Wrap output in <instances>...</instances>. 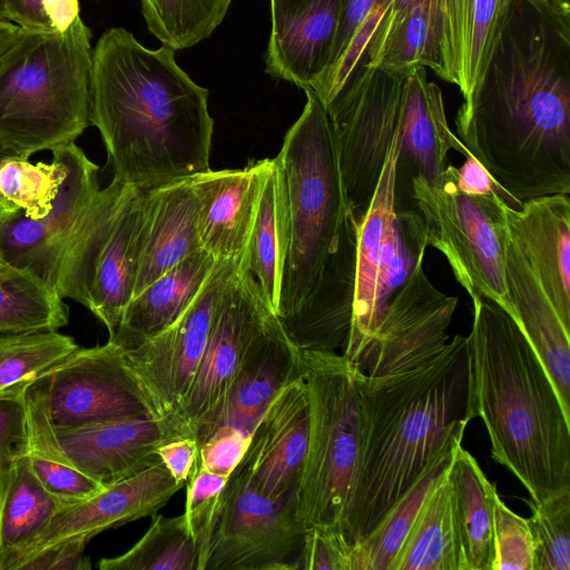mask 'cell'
I'll use <instances>...</instances> for the list:
<instances>
[{"label": "cell", "instance_id": "cell-58", "mask_svg": "<svg viewBox=\"0 0 570 570\" xmlns=\"http://www.w3.org/2000/svg\"><path fill=\"white\" fill-rule=\"evenodd\" d=\"M558 6L567 13H570V0H554Z\"/></svg>", "mask_w": 570, "mask_h": 570}, {"label": "cell", "instance_id": "cell-39", "mask_svg": "<svg viewBox=\"0 0 570 570\" xmlns=\"http://www.w3.org/2000/svg\"><path fill=\"white\" fill-rule=\"evenodd\" d=\"M78 347L58 331L0 336V396L21 393Z\"/></svg>", "mask_w": 570, "mask_h": 570}, {"label": "cell", "instance_id": "cell-54", "mask_svg": "<svg viewBox=\"0 0 570 570\" xmlns=\"http://www.w3.org/2000/svg\"><path fill=\"white\" fill-rule=\"evenodd\" d=\"M42 9L53 30L65 31L80 16L78 0H41Z\"/></svg>", "mask_w": 570, "mask_h": 570}, {"label": "cell", "instance_id": "cell-22", "mask_svg": "<svg viewBox=\"0 0 570 570\" xmlns=\"http://www.w3.org/2000/svg\"><path fill=\"white\" fill-rule=\"evenodd\" d=\"M301 375V351L273 313L248 347L210 435L222 426L250 435L276 395Z\"/></svg>", "mask_w": 570, "mask_h": 570}, {"label": "cell", "instance_id": "cell-4", "mask_svg": "<svg viewBox=\"0 0 570 570\" xmlns=\"http://www.w3.org/2000/svg\"><path fill=\"white\" fill-rule=\"evenodd\" d=\"M362 448L345 534L363 539L474 419L468 337L430 361L362 380Z\"/></svg>", "mask_w": 570, "mask_h": 570}, {"label": "cell", "instance_id": "cell-1", "mask_svg": "<svg viewBox=\"0 0 570 570\" xmlns=\"http://www.w3.org/2000/svg\"><path fill=\"white\" fill-rule=\"evenodd\" d=\"M455 126L505 203L569 195L570 18L513 0Z\"/></svg>", "mask_w": 570, "mask_h": 570}, {"label": "cell", "instance_id": "cell-3", "mask_svg": "<svg viewBox=\"0 0 570 570\" xmlns=\"http://www.w3.org/2000/svg\"><path fill=\"white\" fill-rule=\"evenodd\" d=\"M90 125L122 184L148 190L210 169L208 90L174 49H148L124 28L107 29L92 50Z\"/></svg>", "mask_w": 570, "mask_h": 570}, {"label": "cell", "instance_id": "cell-42", "mask_svg": "<svg viewBox=\"0 0 570 570\" xmlns=\"http://www.w3.org/2000/svg\"><path fill=\"white\" fill-rule=\"evenodd\" d=\"M533 548L532 570H570V489L527 500Z\"/></svg>", "mask_w": 570, "mask_h": 570}, {"label": "cell", "instance_id": "cell-59", "mask_svg": "<svg viewBox=\"0 0 570 570\" xmlns=\"http://www.w3.org/2000/svg\"><path fill=\"white\" fill-rule=\"evenodd\" d=\"M6 3L7 0H0V20H7Z\"/></svg>", "mask_w": 570, "mask_h": 570}, {"label": "cell", "instance_id": "cell-46", "mask_svg": "<svg viewBox=\"0 0 570 570\" xmlns=\"http://www.w3.org/2000/svg\"><path fill=\"white\" fill-rule=\"evenodd\" d=\"M249 440L250 435L235 428H219L198 448L193 470L203 469L229 478L242 461Z\"/></svg>", "mask_w": 570, "mask_h": 570}, {"label": "cell", "instance_id": "cell-43", "mask_svg": "<svg viewBox=\"0 0 570 570\" xmlns=\"http://www.w3.org/2000/svg\"><path fill=\"white\" fill-rule=\"evenodd\" d=\"M227 481V476L195 469L186 482L187 497L184 513L198 550L197 570H204Z\"/></svg>", "mask_w": 570, "mask_h": 570}, {"label": "cell", "instance_id": "cell-36", "mask_svg": "<svg viewBox=\"0 0 570 570\" xmlns=\"http://www.w3.org/2000/svg\"><path fill=\"white\" fill-rule=\"evenodd\" d=\"M387 570H462L446 472L425 499Z\"/></svg>", "mask_w": 570, "mask_h": 570}, {"label": "cell", "instance_id": "cell-16", "mask_svg": "<svg viewBox=\"0 0 570 570\" xmlns=\"http://www.w3.org/2000/svg\"><path fill=\"white\" fill-rule=\"evenodd\" d=\"M51 153L65 171L53 205L39 219L26 217L20 210L0 219V259L56 288L63 253L100 187L99 167L76 142Z\"/></svg>", "mask_w": 570, "mask_h": 570}, {"label": "cell", "instance_id": "cell-31", "mask_svg": "<svg viewBox=\"0 0 570 570\" xmlns=\"http://www.w3.org/2000/svg\"><path fill=\"white\" fill-rule=\"evenodd\" d=\"M289 245V208L286 183L278 159L269 158L254 220L246 264L276 313Z\"/></svg>", "mask_w": 570, "mask_h": 570}, {"label": "cell", "instance_id": "cell-27", "mask_svg": "<svg viewBox=\"0 0 570 570\" xmlns=\"http://www.w3.org/2000/svg\"><path fill=\"white\" fill-rule=\"evenodd\" d=\"M198 214L190 178L145 190L144 237L134 295L202 248Z\"/></svg>", "mask_w": 570, "mask_h": 570}, {"label": "cell", "instance_id": "cell-2", "mask_svg": "<svg viewBox=\"0 0 570 570\" xmlns=\"http://www.w3.org/2000/svg\"><path fill=\"white\" fill-rule=\"evenodd\" d=\"M305 107L278 159L289 208V245L276 316L299 351L343 354L350 336L356 225L325 106L307 87Z\"/></svg>", "mask_w": 570, "mask_h": 570}, {"label": "cell", "instance_id": "cell-56", "mask_svg": "<svg viewBox=\"0 0 570 570\" xmlns=\"http://www.w3.org/2000/svg\"><path fill=\"white\" fill-rule=\"evenodd\" d=\"M23 158L21 155L12 147L10 146L4 139L0 137V166L2 163H4L8 159L11 158ZM0 212L6 216H11L16 214L18 210L9 205L1 196H0Z\"/></svg>", "mask_w": 570, "mask_h": 570}, {"label": "cell", "instance_id": "cell-15", "mask_svg": "<svg viewBox=\"0 0 570 570\" xmlns=\"http://www.w3.org/2000/svg\"><path fill=\"white\" fill-rule=\"evenodd\" d=\"M240 263L216 261L199 293L169 327L125 351L128 365L159 414L177 412L195 377L213 322Z\"/></svg>", "mask_w": 570, "mask_h": 570}, {"label": "cell", "instance_id": "cell-52", "mask_svg": "<svg viewBox=\"0 0 570 570\" xmlns=\"http://www.w3.org/2000/svg\"><path fill=\"white\" fill-rule=\"evenodd\" d=\"M465 161L456 168L455 188L465 195L481 196L499 194V189L483 165L470 153L465 155Z\"/></svg>", "mask_w": 570, "mask_h": 570}, {"label": "cell", "instance_id": "cell-18", "mask_svg": "<svg viewBox=\"0 0 570 570\" xmlns=\"http://www.w3.org/2000/svg\"><path fill=\"white\" fill-rule=\"evenodd\" d=\"M309 438V401L302 375L284 387L255 424L236 466L267 499L295 500Z\"/></svg>", "mask_w": 570, "mask_h": 570}, {"label": "cell", "instance_id": "cell-9", "mask_svg": "<svg viewBox=\"0 0 570 570\" xmlns=\"http://www.w3.org/2000/svg\"><path fill=\"white\" fill-rule=\"evenodd\" d=\"M29 453L67 462L102 487H110L160 462L165 443L194 436L178 414L124 417L75 429H55L40 379L22 392Z\"/></svg>", "mask_w": 570, "mask_h": 570}, {"label": "cell", "instance_id": "cell-14", "mask_svg": "<svg viewBox=\"0 0 570 570\" xmlns=\"http://www.w3.org/2000/svg\"><path fill=\"white\" fill-rule=\"evenodd\" d=\"M273 313L246 263L239 264L216 312L195 377L177 410L198 448L209 438L248 347Z\"/></svg>", "mask_w": 570, "mask_h": 570}, {"label": "cell", "instance_id": "cell-19", "mask_svg": "<svg viewBox=\"0 0 570 570\" xmlns=\"http://www.w3.org/2000/svg\"><path fill=\"white\" fill-rule=\"evenodd\" d=\"M184 483L177 482L160 461L105 488L82 502L60 508L20 557L13 570L40 550L55 543L85 538L156 514Z\"/></svg>", "mask_w": 570, "mask_h": 570}, {"label": "cell", "instance_id": "cell-29", "mask_svg": "<svg viewBox=\"0 0 570 570\" xmlns=\"http://www.w3.org/2000/svg\"><path fill=\"white\" fill-rule=\"evenodd\" d=\"M215 263L199 248L157 277L132 296L108 341L132 348L169 327L195 299Z\"/></svg>", "mask_w": 570, "mask_h": 570}, {"label": "cell", "instance_id": "cell-38", "mask_svg": "<svg viewBox=\"0 0 570 570\" xmlns=\"http://www.w3.org/2000/svg\"><path fill=\"white\" fill-rule=\"evenodd\" d=\"M100 570H197L198 550L186 514H153L146 533L125 553L102 558Z\"/></svg>", "mask_w": 570, "mask_h": 570}, {"label": "cell", "instance_id": "cell-48", "mask_svg": "<svg viewBox=\"0 0 570 570\" xmlns=\"http://www.w3.org/2000/svg\"><path fill=\"white\" fill-rule=\"evenodd\" d=\"M22 392L0 396V466L29 453L27 411Z\"/></svg>", "mask_w": 570, "mask_h": 570}, {"label": "cell", "instance_id": "cell-40", "mask_svg": "<svg viewBox=\"0 0 570 570\" xmlns=\"http://www.w3.org/2000/svg\"><path fill=\"white\" fill-rule=\"evenodd\" d=\"M149 31L174 50L193 47L212 36L232 0H140Z\"/></svg>", "mask_w": 570, "mask_h": 570}, {"label": "cell", "instance_id": "cell-17", "mask_svg": "<svg viewBox=\"0 0 570 570\" xmlns=\"http://www.w3.org/2000/svg\"><path fill=\"white\" fill-rule=\"evenodd\" d=\"M423 259L391 296L375 336L353 363L367 376L421 365L449 342L458 297L434 287L424 273Z\"/></svg>", "mask_w": 570, "mask_h": 570}, {"label": "cell", "instance_id": "cell-33", "mask_svg": "<svg viewBox=\"0 0 570 570\" xmlns=\"http://www.w3.org/2000/svg\"><path fill=\"white\" fill-rule=\"evenodd\" d=\"M366 66L391 72L422 66L443 79L439 0H417L390 29L372 36Z\"/></svg>", "mask_w": 570, "mask_h": 570}, {"label": "cell", "instance_id": "cell-7", "mask_svg": "<svg viewBox=\"0 0 570 570\" xmlns=\"http://www.w3.org/2000/svg\"><path fill=\"white\" fill-rule=\"evenodd\" d=\"M301 373L309 438L295 497L297 517L306 529L328 528L346 537L361 459L363 373L343 354L321 351H301Z\"/></svg>", "mask_w": 570, "mask_h": 570}, {"label": "cell", "instance_id": "cell-21", "mask_svg": "<svg viewBox=\"0 0 570 570\" xmlns=\"http://www.w3.org/2000/svg\"><path fill=\"white\" fill-rule=\"evenodd\" d=\"M272 29L265 71L305 89L326 68L340 0H271Z\"/></svg>", "mask_w": 570, "mask_h": 570}, {"label": "cell", "instance_id": "cell-47", "mask_svg": "<svg viewBox=\"0 0 570 570\" xmlns=\"http://www.w3.org/2000/svg\"><path fill=\"white\" fill-rule=\"evenodd\" d=\"M353 544L346 537L328 528H308L302 570H350Z\"/></svg>", "mask_w": 570, "mask_h": 570}, {"label": "cell", "instance_id": "cell-6", "mask_svg": "<svg viewBox=\"0 0 570 570\" xmlns=\"http://www.w3.org/2000/svg\"><path fill=\"white\" fill-rule=\"evenodd\" d=\"M91 32L23 30L0 58V137L23 158L75 142L90 125Z\"/></svg>", "mask_w": 570, "mask_h": 570}, {"label": "cell", "instance_id": "cell-12", "mask_svg": "<svg viewBox=\"0 0 570 570\" xmlns=\"http://www.w3.org/2000/svg\"><path fill=\"white\" fill-rule=\"evenodd\" d=\"M306 532L295 500L267 499L235 469L223 493L204 570H302Z\"/></svg>", "mask_w": 570, "mask_h": 570}, {"label": "cell", "instance_id": "cell-26", "mask_svg": "<svg viewBox=\"0 0 570 570\" xmlns=\"http://www.w3.org/2000/svg\"><path fill=\"white\" fill-rule=\"evenodd\" d=\"M570 18L554 0H530ZM513 0H439L443 80L458 86L463 100L479 83L501 22Z\"/></svg>", "mask_w": 570, "mask_h": 570}, {"label": "cell", "instance_id": "cell-45", "mask_svg": "<svg viewBox=\"0 0 570 570\" xmlns=\"http://www.w3.org/2000/svg\"><path fill=\"white\" fill-rule=\"evenodd\" d=\"M30 468L41 487L60 504L72 505L90 499L105 487L67 462L28 454Z\"/></svg>", "mask_w": 570, "mask_h": 570}, {"label": "cell", "instance_id": "cell-55", "mask_svg": "<svg viewBox=\"0 0 570 570\" xmlns=\"http://www.w3.org/2000/svg\"><path fill=\"white\" fill-rule=\"evenodd\" d=\"M417 0H391L387 11L383 14L373 36L381 35L396 23L409 8Z\"/></svg>", "mask_w": 570, "mask_h": 570}, {"label": "cell", "instance_id": "cell-53", "mask_svg": "<svg viewBox=\"0 0 570 570\" xmlns=\"http://www.w3.org/2000/svg\"><path fill=\"white\" fill-rule=\"evenodd\" d=\"M6 16L23 30H52L41 0H7Z\"/></svg>", "mask_w": 570, "mask_h": 570}, {"label": "cell", "instance_id": "cell-49", "mask_svg": "<svg viewBox=\"0 0 570 570\" xmlns=\"http://www.w3.org/2000/svg\"><path fill=\"white\" fill-rule=\"evenodd\" d=\"M89 540L85 538L68 539L49 546L29 559L18 570H88L90 559L85 556Z\"/></svg>", "mask_w": 570, "mask_h": 570}, {"label": "cell", "instance_id": "cell-10", "mask_svg": "<svg viewBox=\"0 0 570 570\" xmlns=\"http://www.w3.org/2000/svg\"><path fill=\"white\" fill-rule=\"evenodd\" d=\"M411 197L426 245L446 257L470 297L484 296L508 309L503 199L497 194H462L455 181L443 188L433 187L421 176L411 177Z\"/></svg>", "mask_w": 570, "mask_h": 570}, {"label": "cell", "instance_id": "cell-24", "mask_svg": "<svg viewBox=\"0 0 570 570\" xmlns=\"http://www.w3.org/2000/svg\"><path fill=\"white\" fill-rule=\"evenodd\" d=\"M504 275L507 311L538 354L564 411L570 414V328L559 317L509 233L504 248Z\"/></svg>", "mask_w": 570, "mask_h": 570}, {"label": "cell", "instance_id": "cell-13", "mask_svg": "<svg viewBox=\"0 0 570 570\" xmlns=\"http://www.w3.org/2000/svg\"><path fill=\"white\" fill-rule=\"evenodd\" d=\"M41 379L55 429L160 415L128 365L124 348L111 341L78 347Z\"/></svg>", "mask_w": 570, "mask_h": 570}, {"label": "cell", "instance_id": "cell-11", "mask_svg": "<svg viewBox=\"0 0 570 570\" xmlns=\"http://www.w3.org/2000/svg\"><path fill=\"white\" fill-rule=\"evenodd\" d=\"M405 72L364 65L325 106L343 185L356 222L370 206L401 126Z\"/></svg>", "mask_w": 570, "mask_h": 570}, {"label": "cell", "instance_id": "cell-35", "mask_svg": "<svg viewBox=\"0 0 570 570\" xmlns=\"http://www.w3.org/2000/svg\"><path fill=\"white\" fill-rule=\"evenodd\" d=\"M459 444L442 450L380 522L353 544L350 570H387L425 499L449 469Z\"/></svg>", "mask_w": 570, "mask_h": 570}, {"label": "cell", "instance_id": "cell-30", "mask_svg": "<svg viewBox=\"0 0 570 570\" xmlns=\"http://www.w3.org/2000/svg\"><path fill=\"white\" fill-rule=\"evenodd\" d=\"M462 570H493V498L498 492L461 444L446 471Z\"/></svg>", "mask_w": 570, "mask_h": 570}, {"label": "cell", "instance_id": "cell-50", "mask_svg": "<svg viewBox=\"0 0 570 570\" xmlns=\"http://www.w3.org/2000/svg\"><path fill=\"white\" fill-rule=\"evenodd\" d=\"M380 1L381 0H340L338 23L326 68L332 66L342 56L356 30Z\"/></svg>", "mask_w": 570, "mask_h": 570}, {"label": "cell", "instance_id": "cell-60", "mask_svg": "<svg viewBox=\"0 0 570 570\" xmlns=\"http://www.w3.org/2000/svg\"><path fill=\"white\" fill-rule=\"evenodd\" d=\"M4 263L0 259V269L3 267Z\"/></svg>", "mask_w": 570, "mask_h": 570}, {"label": "cell", "instance_id": "cell-8", "mask_svg": "<svg viewBox=\"0 0 570 570\" xmlns=\"http://www.w3.org/2000/svg\"><path fill=\"white\" fill-rule=\"evenodd\" d=\"M401 126L389 149L370 206L356 225L352 324L343 355L354 363L375 336L387 303L425 256L422 225L413 212L396 214Z\"/></svg>", "mask_w": 570, "mask_h": 570}, {"label": "cell", "instance_id": "cell-28", "mask_svg": "<svg viewBox=\"0 0 570 570\" xmlns=\"http://www.w3.org/2000/svg\"><path fill=\"white\" fill-rule=\"evenodd\" d=\"M145 220V190L135 188L97 255L87 308L107 327L109 337L119 327L134 296Z\"/></svg>", "mask_w": 570, "mask_h": 570}, {"label": "cell", "instance_id": "cell-20", "mask_svg": "<svg viewBox=\"0 0 570 570\" xmlns=\"http://www.w3.org/2000/svg\"><path fill=\"white\" fill-rule=\"evenodd\" d=\"M268 164L266 158L242 169H209L190 178L199 203L200 245L216 261H246Z\"/></svg>", "mask_w": 570, "mask_h": 570}, {"label": "cell", "instance_id": "cell-61", "mask_svg": "<svg viewBox=\"0 0 570 570\" xmlns=\"http://www.w3.org/2000/svg\"><path fill=\"white\" fill-rule=\"evenodd\" d=\"M6 216L0 212V219L4 218Z\"/></svg>", "mask_w": 570, "mask_h": 570}, {"label": "cell", "instance_id": "cell-23", "mask_svg": "<svg viewBox=\"0 0 570 570\" xmlns=\"http://www.w3.org/2000/svg\"><path fill=\"white\" fill-rule=\"evenodd\" d=\"M508 233L525 256L556 312L570 328V197L534 198L520 208L504 205Z\"/></svg>", "mask_w": 570, "mask_h": 570}, {"label": "cell", "instance_id": "cell-57", "mask_svg": "<svg viewBox=\"0 0 570 570\" xmlns=\"http://www.w3.org/2000/svg\"><path fill=\"white\" fill-rule=\"evenodd\" d=\"M22 29L9 20H0V58L18 39Z\"/></svg>", "mask_w": 570, "mask_h": 570}, {"label": "cell", "instance_id": "cell-51", "mask_svg": "<svg viewBox=\"0 0 570 570\" xmlns=\"http://www.w3.org/2000/svg\"><path fill=\"white\" fill-rule=\"evenodd\" d=\"M157 454L170 475L185 484L196 463L198 445L194 436L179 438L163 444Z\"/></svg>", "mask_w": 570, "mask_h": 570}, {"label": "cell", "instance_id": "cell-25", "mask_svg": "<svg viewBox=\"0 0 570 570\" xmlns=\"http://www.w3.org/2000/svg\"><path fill=\"white\" fill-rule=\"evenodd\" d=\"M450 150L469 153L449 126L441 89L429 81L426 68L415 66L404 76L399 164L407 163L412 176L443 188L455 181Z\"/></svg>", "mask_w": 570, "mask_h": 570}, {"label": "cell", "instance_id": "cell-34", "mask_svg": "<svg viewBox=\"0 0 570 570\" xmlns=\"http://www.w3.org/2000/svg\"><path fill=\"white\" fill-rule=\"evenodd\" d=\"M136 187L116 179L100 189L85 215L62 256L56 288L62 298L87 306L94 265L118 213Z\"/></svg>", "mask_w": 570, "mask_h": 570}, {"label": "cell", "instance_id": "cell-44", "mask_svg": "<svg viewBox=\"0 0 570 570\" xmlns=\"http://www.w3.org/2000/svg\"><path fill=\"white\" fill-rule=\"evenodd\" d=\"M493 570H532L533 548L525 518L520 517L500 499L493 498Z\"/></svg>", "mask_w": 570, "mask_h": 570}, {"label": "cell", "instance_id": "cell-41", "mask_svg": "<svg viewBox=\"0 0 570 570\" xmlns=\"http://www.w3.org/2000/svg\"><path fill=\"white\" fill-rule=\"evenodd\" d=\"M62 163L11 158L0 166V196L18 212L32 219L49 213L63 178Z\"/></svg>", "mask_w": 570, "mask_h": 570}, {"label": "cell", "instance_id": "cell-32", "mask_svg": "<svg viewBox=\"0 0 570 570\" xmlns=\"http://www.w3.org/2000/svg\"><path fill=\"white\" fill-rule=\"evenodd\" d=\"M60 508L35 476L28 455L0 466V570H13Z\"/></svg>", "mask_w": 570, "mask_h": 570}, {"label": "cell", "instance_id": "cell-5", "mask_svg": "<svg viewBox=\"0 0 570 570\" xmlns=\"http://www.w3.org/2000/svg\"><path fill=\"white\" fill-rule=\"evenodd\" d=\"M472 302L471 396L492 458L534 501L570 489V414L544 365L505 308L484 296Z\"/></svg>", "mask_w": 570, "mask_h": 570}, {"label": "cell", "instance_id": "cell-37", "mask_svg": "<svg viewBox=\"0 0 570 570\" xmlns=\"http://www.w3.org/2000/svg\"><path fill=\"white\" fill-rule=\"evenodd\" d=\"M68 318V305L55 287L4 263L0 269V336L58 331Z\"/></svg>", "mask_w": 570, "mask_h": 570}]
</instances>
